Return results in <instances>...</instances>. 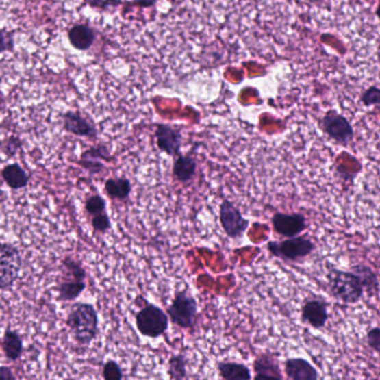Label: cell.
I'll return each mask as SVG.
<instances>
[{"instance_id": "obj_1", "label": "cell", "mask_w": 380, "mask_h": 380, "mask_svg": "<svg viewBox=\"0 0 380 380\" xmlns=\"http://www.w3.org/2000/svg\"><path fill=\"white\" fill-rule=\"evenodd\" d=\"M66 325L78 346H90L99 335V314L90 303L73 305L67 314Z\"/></svg>"}, {"instance_id": "obj_2", "label": "cell", "mask_w": 380, "mask_h": 380, "mask_svg": "<svg viewBox=\"0 0 380 380\" xmlns=\"http://www.w3.org/2000/svg\"><path fill=\"white\" fill-rule=\"evenodd\" d=\"M326 278L328 289L335 299L346 305H355L364 298L365 289L359 277L351 270L331 268L328 270Z\"/></svg>"}, {"instance_id": "obj_3", "label": "cell", "mask_w": 380, "mask_h": 380, "mask_svg": "<svg viewBox=\"0 0 380 380\" xmlns=\"http://www.w3.org/2000/svg\"><path fill=\"white\" fill-rule=\"evenodd\" d=\"M316 248V243L312 239L303 237L301 234L298 237L287 238L281 241H269L266 243V250L271 257L294 264L312 255Z\"/></svg>"}, {"instance_id": "obj_4", "label": "cell", "mask_w": 380, "mask_h": 380, "mask_svg": "<svg viewBox=\"0 0 380 380\" xmlns=\"http://www.w3.org/2000/svg\"><path fill=\"white\" fill-rule=\"evenodd\" d=\"M170 317L159 305L149 301L142 305L140 312L135 314L136 328L143 337L157 339L164 335L168 329Z\"/></svg>"}, {"instance_id": "obj_5", "label": "cell", "mask_w": 380, "mask_h": 380, "mask_svg": "<svg viewBox=\"0 0 380 380\" xmlns=\"http://www.w3.org/2000/svg\"><path fill=\"white\" fill-rule=\"evenodd\" d=\"M198 312V303L188 291H177L168 308L170 320L181 329H192L195 326Z\"/></svg>"}, {"instance_id": "obj_6", "label": "cell", "mask_w": 380, "mask_h": 380, "mask_svg": "<svg viewBox=\"0 0 380 380\" xmlns=\"http://www.w3.org/2000/svg\"><path fill=\"white\" fill-rule=\"evenodd\" d=\"M319 126L330 140L342 147H348L355 138V131L349 120L333 110L327 112L321 117Z\"/></svg>"}, {"instance_id": "obj_7", "label": "cell", "mask_w": 380, "mask_h": 380, "mask_svg": "<svg viewBox=\"0 0 380 380\" xmlns=\"http://www.w3.org/2000/svg\"><path fill=\"white\" fill-rule=\"evenodd\" d=\"M23 266L21 252L14 244L3 243L0 248V288L7 291L18 280Z\"/></svg>"}, {"instance_id": "obj_8", "label": "cell", "mask_w": 380, "mask_h": 380, "mask_svg": "<svg viewBox=\"0 0 380 380\" xmlns=\"http://www.w3.org/2000/svg\"><path fill=\"white\" fill-rule=\"evenodd\" d=\"M219 218L222 229L230 239L242 238L250 225V222L242 216L239 207L228 199H223L220 204Z\"/></svg>"}, {"instance_id": "obj_9", "label": "cell", "mask_w": 380, "mask_h": 380, "mask_svg": "<svg viewBox=\"0 0 380 380\" xmlns=\"http://www.w3.org/2000/svg\"><path fill=\"white\" fill-rule=\"evenodd\" d=\"M275 233L281 238H294L303 233L308 225L307 218L303 213L276 212L271 218Z\"/></svg>"}, {"instance_id": "obj_10", "label": "cell", "mask_w": 380, "mask_h": 380, "mask_svg": "<svg viewBox=\"0 0 380 380\" xmlns=\"http://www.w3.org/2000/svg\"><path fill=\"white\" fill-rule=\"evenodd\" d=\"M329 305L322 296L307 298L301 305L300 318L305 325L312 327L314 329L321 330L326 327L329 320Z\"/></svg>"}, {"instance_id": "obj_11", "label": "cell", "mask_w": 380, "mask_h": 380, "mask_svg": "<svg viewBox=\"0 0 380 380\" xmlns=\"http://www.w3.org/2000/svg\"><path fill=\"white\" fill-rule=\"evenodd\" d=\"M107 145L103 143L96 144L81 153L78 164L90 175H99L106 171V162L111 163L114 161Z\"/></svg>"}, {"instance_id": "obj_12", "label": "cell", "mask_w": 380, "mask_h": 380, "mask_svg": "<svg viewBox=\"0 0 380 380\" xmlns=\"http://www.w3.org/2000/svg\"><path fill=\"white\" fill-rule=\"evenodd\" d=\"M154 136H155L156 147L161 152L173 157L182 154L181 149H182L183 136L180 129L174 127L170 124H157Z\"/></svg>"}, {"instance_id": "obj_13", "label": "cell", "mask_w": 380, "mask_h": 380, "mask_svg": "<svg viewBox=\"0 0 380 380\" xmlns=\"http://www.w3.org/2000/svg\"><path fill=\"white\" fill-rule=\"evenodd\" d=\"M63 129L77 138L96 140L99 131L95 124L78 111H66L62 114Z\"/></svg>"}, {"instance_id": "obj_14", "label": "cell", "mask_w": 380, "mask_h": 380, "mask_svg": "<svg viewBox=\"0 0 380 380\" xmlns=\"http://www.w3.org/2000/svg\"><path fill=\"white\" fill-rule=\"evenodd\" d=\"M286 377L290 380H317L319 372L312 362L305 358H288L283 362Z\"/></svg>"}, {"instance_id": "obj_15", "label": "cell", "mask_w": 380, "mask_h": 380, "mask_svg": "<svg viewBox=\"0 0 380 380\" xmlns=\"http://www.w3.org/2000/svg\"><path fill=\"white\" fill-rule=\"evenodd\" d=\"M253 370H255V378H273V379L282 380L283 375L280 368L278 356L277 353H261L257 355L253 362Z\"/></svg>"}, {"instance_id": "obj_16", "label": "cell", "mask_w": 380, "mask_h": 380, "mask_svg": "<svg viewBox=\"0 0 380 380\" xmlns=\"http://www.w3.org/2000/svg\"><path fill=\"white\" fill-rule=\"evenodd\" d=\"M68 42L74 49L86 51L92 48L97 38L95 28L88 24H75L69 27L67 31Z\"/></svg>"}, {"instance_id": "obj_17", "label": "cell", "mask_w": 380, "mask_h": 380, "mask_svg": "<svg viewBox=\"0 0 380 380\" xmlns=\"http://www.w3.org/2000/svg\"><path fill=\"white\" fill-rule=\"evenodd\" d=\"M66 275L58 283V294L60 301H73L77 299L86 289V280H81L65 271Z\"/></svg>"}, {"instance_id": "obj_18", "label": "cell", "mask_w": 380, "mask_h": 380, "mask_svg": "<svg viewBox=\"0 0 380 380\" xmlns=\"http://www.w3.org/2000/svg\"><path fill=\"white\" fill-rule=\"evenodd\" d=\"M197 168H198V163L195 161L194 157H192L189 154H186V155L180 154L177 157H174L172 173L177 182L186 184L194 179Z\"/></svg>"}, {"instance_id": "obj_19", "label": "cell", "mask_w": 380, "mask_h": 380, "mask_svg": "<svg viewBox=\"0 0 380 380\" xmlns=\"http://www.w3.org/2000/svg\"><path fill=\"white\" fill-rule=\"evenodd\" d=\"M3 182L12 190H21L27 188L30 175L19 163H10L3 166L1 171Z\"/></svg>"}, {"instance_id": "obj_20", "label": "cell", "mask_w": 380, "mask_h": 380, "mask_svg": "<svg viewBox=\"0 0 380 380\" xmlns=\"http://www.w3.org/2000/svg\"><path fill=\"white\" fill-rule=\"evenodd\" d=\"M1 347L6 359L12 362L21 359V355L24 353V342L21 335L16 330L10 329V327L3 333Z\"/></svg>"}, {"instance_id": "obj_21", "label": "cell", "mask_w": 380, "mask_h": 380, "mask_svg": "<svg viewBox=\"0 0 380 380\" xmlns=\"http://www.w3.org/2000/svg\"><path fill=\"white\" fill-rule=\"evenodd\" d=\"M353 273L359 277L362 287L365 289L366 294L369 296H377L379 294V280L378 275L375 273L374 269L367 264H359L351 266V269Z\"/></svg>"}, {"instance_id": "obj_22", "label": "cell", "mask_w": 380, "mask_h": 380, "mask_svg": "<svg viewBox=\"0 0 380 380\" xmlns=\"http://www.w3.org/2000/svg\"><path fill=\"white\" fill-rule=\"evenodd\" d=\"M220 377L225 380H250L252 379L251 371L248 366L241 362H219L216 364Z\"/></svg>"}, {"instance_id": "obj_23", "label": "cell", "mask_w": 380, "mask_h": 380, "mask_svg": "<svg viewBox=\"0 0 380 380\" xmlns=\"http://www.w3.org/2000/svg\"><path fill=\"white\" fill-rule=\"evenodd\" d=\"M104 189L112 200L125 201L132 192V183L127 177H111L105 181Z\"/></svg>"}, {"instance_id": "obj_24", "label": "cell", "mask_w": 380, "mask_h": 380, "mask_svg": "<svg viewBox=\"0 0 380 380\" xmlns=\"http://www.w3.org/2000/svg\"><path fill=\"white\" fill-rule=\"evenodd\" d=\"M188 360L181 353L173 355L168 359V376L172 380H183L188 377Z\"/></svg>"}, {"instance_id": "obj_25", "label": "cell", "mask_w": 380, "mask_h": 380, "mask_svg": "<svg viewBox=\"0 0 380 380\" xmlns=\"http://www.w3.org/2000/svg\"><path fill=\"white\" fill-rule=\"evenodd\" d=\"M83 1L86 6L99 12L116 10L126 3V0H83Z\"/></svg>"}, {"instance_id": "obj_26", "label": "cell", "mask_w": 380, "mask_h": 380, "mask_svg": "<svg viewBox=\"0 0 380 380\" xmlns=\"http://www.w3.org/2000/svg\"><path fill=\"white\" fill-rule=\"evenodd\" d=\"M85 210L87 214L90 216H96L99 213L105 212L106 211V201L99 194L90 195V198H87L85 202Z\"/></svg>"}, {"instance_id": "obj_27", "label": "cell", "mask_w": 380, "mask_h": 380, "mask_svg": "<svg viewBox=\"0 0 380 380\" xmlns=\"http://www.w3.org/2000/svg\"><path fill=\"white\" fill-rule=\"evenodd\" d=\"M102 376L105 380H121L123 379V371L118 365V362L113 359L105 362L103 366Z\"/></svg>"}, {"instance_id": "obj_28", "label": "cell", "mask_w": 380, "mask_h": 380, "mask_svg": "<svg viewBox=\"0 0 380 380\" xmlns=\"http://www.w3.org/2000/svg\"><path fill=\"white\" fill-rule=\"evenodd\" d=\"M360 102L366 107L380 105V87L370 86L366 88L360 95Z\"/></svg>"}, {"instance_id": "obj_29", "label": "cell", "mask_w": 380, "mask_h": 380, "mask_svg": "<svg viewBox=\"0 0 380 380\" xmlns=\"http://www.w3.org/2000/svg\"><path fill=\"white\" fill-rule=\"evenodd\" d=\"M90 225L93 227L94 231L99 233H106L112 228V222L107 213L102 212L92 216Z\"/></svg>"}, {"instance_id": "obj_30", "label": "cell", "mask_w": 380, "mask_h": 380, "mask_svg": "<svg viewBox=\"0 0 380 380\" xmlns=\"http://www.w3.org/2000/svg\"><path fill=\"white\" fill-rule=\"evenodd\" d=\"M21 147H23V141L18 136H10L1 144V150H3V154L8 157H14L17 155V153Z\"/></svg>"}, {"instance_id": "obj_31", "label": "cell", "mask_w": 380, "mask_h": 380, "mask_svg": "<svg viewBox=\"0 0 380 380\" xmlns=\"http://www.w3.org/2000/svg\"><path fill=\"white\" fill-rule=\"evenodd\" d=\"M366 340L368 347L375 353L380 355V328L379 327H372L370 329L367 330L366 333Z\"/></svg>"}, {"instance_id": "obj_32", "label": "cell", "mask_w": 380, "mask_h": 380, "mask_svg": "<svg viewBox=\"0 0 380 380\" xmlns=\"http://www.w3.org/2000/svg\"><path fill=\"white\" fill-rule=\"evenodd\" d=\"M14 49H15L14 33L3 27L1 29V53L3 54L6 51H14Z\"/></svg>"}, {"instance_id": "obj_33", "label": "cell", "mask_w": 380, "mask_h": 380, "mask_svg": "<svg viewBox=\"0 0 380 380\" xmlns=\"http://www.w3.org/2000/svg\"><path fill=\"white\" fill-rule=\"evenodd\" d=\"M159 3V0H129L126 1V10H129L132 7H138V8H152Z\"/></svg>"}, {"instance_id": "obj_34", "label": "cell", "mask_w": 380, "mask_h": 380, "mask_svg": "<svg viewBox=\"0 0 380 380\" xmlns=\"http://www.w3.org/2000/svg\"><path fill=\"white\" fill-rule=\"evenodd\" d=\"M15 376L12 375V371L10 368L6 367V366H3L0 368V379L1 380H14L15 379Z\"/></svg>"}, {"instance_id": "obj_35", "label": "cell", "mask_w": 380, "mask_h": 380, "mask_svg": "<svg viewBox=\"0 0 380 380\" xmlns=\"http://www.w3.org/2000/svg\"><path fill=\"white\" fill-rule=\"evenodd\" d=\"M375 14H376V17H377V18L380 21V3L378 5L377 8H376Z\"/></svg>"}]
</instances>
